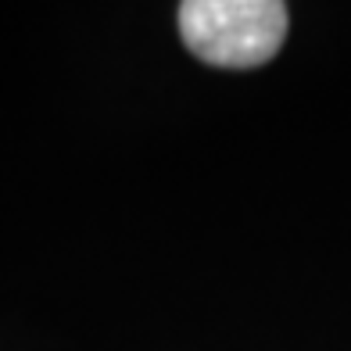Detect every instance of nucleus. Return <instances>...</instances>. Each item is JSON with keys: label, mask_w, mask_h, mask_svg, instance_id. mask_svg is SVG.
Here are the masks:
<instances>
[{"label": "nucleus", "mask_w": 351, "mask_h": 351, "mask_svg": "<svg viewBox=\"0 0 351 351\" xmlns=\"http://www.w3.org/2000/svg\"><path fill=\"white\" fill-rule=\"evenodd\" d=\"M186 51L215 69H258L287 40V4L280 0H186L180 4Z\"/></svg>", "instance_id": "obj_1"}]
</instances>
